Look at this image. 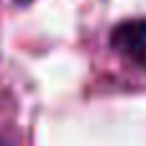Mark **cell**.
<instances>
[{"instance_id": "cell-1", "label": "cell", "mask_w": 146, "mask_h": 146, "mask_svg": "<svg viewBox=\"0 0 146 146\" xmlns=\"http://www.w3.org/2000/svg\"><path fill=\"white\" fill-rule=\"evenodd\" d=\"M110 44L118 54H123L128 62H133L136 67L146 69V18L139 21H126L121 23L113 36Z\"/></svg>"}, {"instance_id": "cell-2", "label": "cell", "mask_w": 146, "mask_h": 146, "mask_svg": "<svg viewBox=\"0 0 146 146\" xmlns=\"http://www.w3.org/2000/svg\"><path fill=\"white\" fill-rule=\"evenodd\" d=\"M15 3H18V5H28L31 0H15Z\"/></svg>"}]
</instances>
